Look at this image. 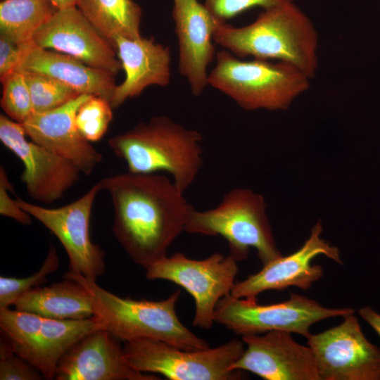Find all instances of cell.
Instances as JSON below:
<instances>
[{
  "instance_id": "cell-26",
  "label": "cell",
  "mask_w": 380,
  "mask_h": 380,
  "mask_svg": "<svg viewBox=\"0 0 380 380\" xmlns=\"http://www.w3.org/2000/svg\"><path fill=\"white\" fill-rule=\"evenodd\" d=\"M59 267V259L55 247L51 246L40 268L29 277L18 278L0 277V310L8 308L28 291L41 286L46 277Z\"/></svg>"
},
{
  "instance_id": "cell-1",
  "label": "cell",
  "mask_w": 380,
  "mask_h": 380,
  "mask_svg": "<svg viewBox=\"0 0 380 380\" xmlns=\"http://www.w3.org/2000/svg\"><path fill=\"white\" fill-rule=\"evenodd\" d=\"M113 208V232L137 265L148 269L167 255L194 207L167 177L127 171L100 180Z\"/></svg>"
},
{
  "instance_id": "cell-11",
  "label": "cell",
  "mask_w": 380,
  "mask_h": 380,
  "mask_svg": "<svg viewBox=\"0 0 380 380\" xmlns=\"http://www.w3.org/2000/svg\"><path fill=\"white\" fill-rule=\"evenodd\" d=\"M102 190L99 181L86 194L65 205L47 208L16 197L19 206L53 234L66 251L68 271L96 281L106 270V253L89 234L93 204Z\"/></svg>"
},
{
  "instance_id": "cell-32",
  "label": "cell",
  "mask_w": 380,
  "mask_h": 380,
  "mask_svg": "<svg viewBox=\"0 0 380 380\" xmlns=\"http://www.w3.org/2000/svg\"><path fill=\"white\" fill-rule=\"evenodd\" d=\"M24 44H17L0 36V80L17 70Z\"/></svg>"
},
{
  "instance_id": "cell-2",
  "label": "cell",
  "mask_w": 380,
  "mask_h": 380,
  "mask_svg": "<svg viewBox=\"0 0 380 380\" xmlns=\"http://www.w3.org/2000/svg\"><path fill=\"white\" fill-rule=\"evenodd\" d=\"M213 40L239 58L251 56L286 63L310 80L318 69V32L293 1L263 9L245 26L219 22Z\"/></svg>"
},
{
  "instance_id": "cell-5",
  "label": "cell",
  "mask_w": 380,
  "mask_h": 380,
  "mask_svg": "<svg viewBox=\"0 0 380 380\" xmlns=\"http://www.w3.org/2000/svg\"><path fill=\"white\" fill-rule=\"evenodd\" d=\"M215 58L208 85L246 110H286L310 87V79L286 63L243 61L225 49Z\"/></svg>"
},
{
  "instance_id": "cell-4",
  "label": "cell",
  "mask_w": 380,
  "mask_h": 380,
  "mask_svg": "<svg viewBox=\"0 0 380 380\" xmlns=\"http://www.w3.org/2000/svg\"><path fill=\"white\" fill-rule=\"evenodd\" d=\"M63 278L76 281L89 291L93 299L94 315L115 338L125 342L154 339L188 350L210 348L207 341L194 334L179 319L175 306L180 289L159 301L135 300L120 297L79 273L68 271Z\"/></svg>"
},
{
  "instance_id": "cell-13",
  "label": "cell",
  "mask_w": 380,
  "mask_h": 380,
  "mask_svg": "<svg viewBox=\"0 0 380 380\" xmlns=\"http://www.w3.org/2000/svg\"><path fill=\"white\" fill-rule=\"evenodd\" d=\"M21 123L0 115V141L23 163L20 179L30 198L45 204L61 199L82 172L72 161L28 141Z\"/></svg>"
},
{
  "instance_id": "cell-28",
  "label": "cell",
  "mask_w": 380,
  "mask_h": 380,
  "mask_svg": "<svg viewBox=\"0 0 380 380\" xmlns=\"http://www.w3.org/2000/svg\"><path fill=\"white\" fill-rule=\"evenodd\" d=\"M1 82L3 87L1 108L8 118L23 123L34 113L30 92L24 75L15 71L1 80Z\"/></svg>"
},
{
  "instance_id": "cell-25",
  "label": "cell",
  "mask_w": 380,
  "mask_h": 380,
  "mask_svg": "<svg viewBox=\"0 0 380 380\" xmlns=\"http://www.w3.org/2000/svg\"><path fill=\"white\" fill-rule=\"evenodd\" d=\"M22 73L28 86L35 113L53 110L80 95L69 86L50 77L34 72Z\"/></svg>"
},
{
  "instance_id": "cell-20",
  "label": "cell",
  "mask_w": 380,
  "mask_h": 380,
  "mask_svg": "<svg viewBox=\"0 0 380 380\" xmlns=\"http://www.w3.org/2000/svg\"><path fill=\"white\" fill-rule=\"evenodd\" d=\"M125 79L117 84L110 101L113 108L139 96L150 86L166 87L171 77L170 49L153 38L116 37L113 42Z\"/></svg>"
},
{
  "instance_id": "cell-18",
  "label": "cell",
  "mask_w": 380,
  "mask_h": 380,
  "mask_svg": "<svg viewBox=\"0 0 380 380\" xmlns=\"http://www.w3.org/2000/svg\"><path fill=\"white\" fill-rule=\"evenodd\" d=\"M56 380H159L153 374L133 369L122 348L106 329L93 331L75 343L63 355Z\"/></svg>"
},
{
  "instance_id": "cell-23",
  "label": "cell",
  "mask_w": 380,
  "mask_h": 380,
  "mask_svg": "<svg viewBox=\"0 0 380 380\" xmlns=\"http://www.w3.org/2000/svg\"><path fill=\"white\" fill-rule=\"evenodd\" d=\"M76 6L111 45L118 36H141L142 10L133 0H77Z\"/></svg>"
},
{
  "instance_id": "cell-3",
  "label": "cell",
  "mask_w": 380,
  "mask_h": 380,
  "mask_svg": "<svg viewBox=\"0 0 380 380\" xmlns=\"http://www.w3.org/2000/svg\"><path fill=\"white\" fill-rule=\"evenodd\" d=\"M202 135L167 115L140 122L108 140L113 152L124 160L128 171L164 172L184 193L196 178L203 163Z\"/></svg>"
},
{
  "instance_id": "cell-6",
  "label": "cell",
  "mask_w": 380,
  "mask_h": 380,
  "mask_svg": "<svg viewBox=\"0 0 380 380\" xmlns=\"http://www.w3.org/2000/svg\"><path fill=\"white\" fill-rule=\"evenodd\" d=\"M264 197L245 188L226 193L215 208L191 210L185 232L205 236H221L227 241L229 255L236 261L245 260L253 248L265 265L279 257L266 214Z\"/></svg>"
},
{
  "instance_id": "cell-27",
  "label": "cell",
  "mask_w": 380,
  "mask_h": 380,
  "mask_svg": "<svg viewBox=\"0 0 380 380\" xmlns=\"http://www.w3.org/2000/svg\"><path fill=\"white\" fill-rule=\"evenodd\" d=\"M112 109L106 99L91 96L80 106L75 115V124L80 134L90 142L101 139L113 119Z\"/></svg>"
},
{
  "instance_id": "cell-34",
  "label": "cell",
  "mask_w": 380,
  "mask_h": 380,
  "mask_svg": "<svg viewBox=\"0 0 380 380\" xmlns=\"http://www.w3.org/2000/svg\"><path fill=\"white\" fill-rule=\"evenodd\" d=\"M58 9L76 6L77 0H49Z\"/></svg>"
},
{
  "instance_id": "cell-31",
  "label": "cell",
  "mask_w": 380,
  "mask_h": 380,
  "mask_svg": "<svg viewBox=\"0 0 380 380\" xmlns=\"http://www.w3.org/2000/svg\"><path fill=\"white\" fill-rule=\"evenodd\" d=\"M13 191V186L10 182L6 171L3 166L0 167V214L10 217L23 225L32 224V216L23 210L13 199L9 192Z\"/></svg>"
},
{
  "instance_id": "cell-22",
  "label": "cell",
  "mask_w": 380,
  "mask_h": 380,
  "mask_svg": "<svg viewBox=\"0 0 380 380\" xmlns=\"http://www.w3.org/2000/svg\"><path fill=\"white\" fill-rule=\"evenodd\" d=\"M13 305L17 310L54 319H83L94 315L89 291L79 282L66 278L28 291Z\"/></svg>"
},
{
  "instance_id": "cell-8",
  "label": "cell",
  "mask_w": 380,
  "mask_h": 380,
  "mask_svg": "<svg viewBox=\"0 0 380 380\" xmlns=\"http://www.w3.org/2000/svg\"><path fill=\"white\" fill-rule=\"evenodd\" d=\"M0 329L12 350L44 379H54L65 353L87 334L104 328L96 315L83 319H54L8 308L0 310Z\"/></svg>"
},
{
  "instance_id": "cell-29",
  "label": "cell",
  "mask_w": 380,
  "mask_h": 380,
  "mask_svg": "<svg viewBox=\"0 0 380 380\" xmlns=\"http://www.w3.org/2000/svg\"><path fill=\"white\" fill-rule=\"evenodd\" d=\"M43 379L44 376L38 369L17 354L3 338H1V380H41Z\"/></svg>"
},
{
  "instance_id": "cell-24",
  "label": "cell",
  "mask_w": 380,
  "mask_h": 380,
  "mask_svg": "<svg viewBox=\"0 0 380 380\" xmlns=\"http://www.w3.org/2000/svg\"><path fill=\"white\" fill-rule=\"evenodd\" d=\"M57 10L49 0H1L0 36L19 45L30 43Z\"/></svg>"
},
{
  "instance_id": "cell-19",
  "label": "cell",
  "mask_w": 380,
  "mask_h": 380,
  "mask_svg": "<svg viewBox=\"0 0 380 380\" xmlns=\"http://www.w3.org/2000/svg\"><path fill=\"white\" fill-rule=\"evenodd\" d=\"M91 96L80 94L53 110L34 112L21 123L32 141L72 161L85 175H91L103 159L75 124L78 108Z\"/></svg>"
},
{
  "instance_id": "cell-21",
  "label": "cell",
  "mask_w": 380,
  "mask_h": 380,
  "mask_svg": "<svg viewBox=\"0 0 380 380\" xmlns=\"http://www.w3.org/2000/svg\"><path fill=\"white\" fill-rule=\"evenodd\" d=\"M16 71L50 77L79 94L101 96L110 103L117 86L113 73L88 65L69 55L43 49L33 42L23 45Z\"/></svg>"
},
{
  "instance_id": "cell-16",
  "label": "cell",
  "mask_w": 380,
  "mask_h": 380,
  "mask_svg": "<svg viewBox=\"0 0 380 380\" xmlns=\"http://www.w3.org/2000/svg\"><path fill=\"white\" fill-rule=\"evenodd\" d=\"M291 334L273 331L241 336L246 348L232 369L250 372L265 380H319L311 348Z\"/></svg>"
},
{
  "instance_id": "cell-7",
  "label": "cell",
  "mask_w": 380,
  "mask_h": 380,
  "mask_svg": "<svg viewBox=\"0 0 380 380\" xmlns=\"http://www.w3.org/2000/svg\"><path fill=\"white\" fill-rule=\"evenodd\" d=\"M130 366L143 373L160 374L170 380H236L243 371L232 366L241 357L244 343L237 338L213 348L188 350L154 339L125 342Z\"/></svg>"
},
{
  "instance_id": "cell-15",
  "label": "cell",
  "mask_w": 380,
  "mask_h": 380,
  "mask_svg": "<svg viewBox=\"0 0 380 380\" xmlns=\"http://www.w3.org/2000/svg\"><path fill=\"white\" fill-rule=\"evenodd\" d=\"M32 42L115 75L122 70L114 47L77 6L58 9L36 31Z\"/></svg>"
},
{
  "instance_id": "cell-10",
  "label": "cell",
  "mask_w": 380,
  "mask_h": 380,
  "mask_svg": "<svg viewBox=\"0 0 380 380\" xmlns=\"http://www.w3.org/2000/svg\"><path fill=\"white\" fill-rule=\"evenodd\" d=\"M237 272V261L230 255L215 253L194 260L176 253L152 264L146 270V277L149 280L169 281L184 289L195 302L193 325L209 329L215 322L217 304L231 293Z\"/></svg>"
},
{
  "instance_id": "cell-30",
  "label": "cell",
  "mask_w": 380,
  "mask_h": 380,
  "mask_svg": "<svg viewBox=\"0 0 380 380\" xmlns=\"http://www.w3.org/2000/svg\"><path fill=\"white\" fill-rule=\"evenodd\" d=\"M293 0H203V4L220 22L227 20L255 7L267 9Z\"/></svg>"
},
{
  "instance_id": "cell-17",
  "label": "cell",
  "mask_w": 380,
  "mask_h": 380,
  "mask_svg": "<svg viewBox=\"0 0 380 380\" xmlns=\"http://www.w3.org/2000/svg\"><path fill=\"white\" fill-rule=\"evenodd\" d=\"M172 16L178 42V71L194 96L208 86V68L216 56L213 34L219 21L198 0H173Z\"/></svg>"
},
{
  "instance_id": "cell-33",
  "label": "cell",
  "mask_w": 380,
  "mask_h": 380,
  "mask_svg": "<svg viewBox=\"0 0 380 380\" xmlns=\"http://www.w3.org/2000/svg\"><path fill=\"white\" fill-rule=\"evenodd\" d=\"M358 314L380 337V314L369 306L360 308Z\"/></svg>"
},
{
  "instance_id": "cell-9",
  "label": "cell",
  "mask_w": 380,
  "mask_h": 380,
  "mask_svg": "<svg viewBox=\"0 0 380 380\" xmlns=\"http://www.w3.org/2000/svg\"><path fill=\"white\" fill-rule=\"evenodd\" d=\"M353 312L352 308H325L314 300L293 293L286 301L269 305L229 294L217 303L214 321L241 336L282 331L308 338L314 324Z\"/></svg>"
},
{
  "instance_id": "cell-14",
  "label": "cell",
  "mask_w": 380,
  "mask_h": 380,
  "mask_svg": "<svg viewBox=\"0 0 380 380\" xmlns=\"http://www.w3.org/2000/svg\"><path fill=\"white\" fill-rule=\"evenodd\" d=\"M322 226L317 222L312 228L310 236L296 251L263 265L257 273L241 281H236L231 295L236 298L257 300L261 293L269 290H283L290 286L308 289L323 276L321 265L312 260L324 255L342 264L340 252L321 237Z\"/></svg>"
},
{
  "instance_id": "cell-12",
  "label": "cell",
  "mask_w": 380,
  "mask_h": 380,
  "mask_svg": "<svg viewBox=\"0 0 380 380\" xmlns=\"http://www.w3.org/2000/svg\"><path fill=\"white\" fill-rule=\"evenodd\" d=\"M354 313L308 338L319 380H380V348L367 339Z\"/></svg>"
}]
</instances>
